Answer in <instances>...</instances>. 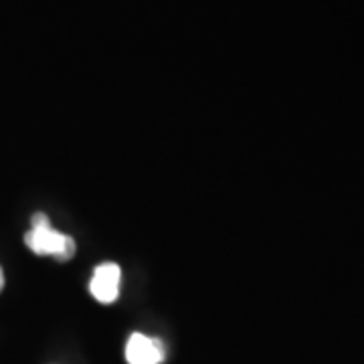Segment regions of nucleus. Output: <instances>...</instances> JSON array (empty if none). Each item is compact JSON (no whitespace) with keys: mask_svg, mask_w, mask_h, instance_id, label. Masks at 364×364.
<instances>
[{"mask_svg":"<svg viewBox=\"0 0 364 364\" xmlns=\"http://www.w3.org/2000/svg\"><path fill=\"white\" fill-rule=\"evenodd\" d=\"M26 247L37 255H49L59 261L71 259L75 255V239L55 231L45 213H35L31 219V231L25 235Z\"/></svg>","mask_w":364,"mask_h":364,"instance_id":"nucleus-1","label":"nucleus"},{"mask_svg":"<svg viewBox=\"0 0 364 364\" xmlns=\"http://www.w3.org/2000/svg\"><path fill=\"white\" fill-rule=\"evenodd\" d=\"M119 282H122V269L116 263H102L95 267L93 277H91V296L102 301V304H112L119 296Z\"/></svg>","mask_w":364,"mask_h":364,"instance_id":"nucleus-2","label":"nucleus"},{"mask_svg":"<svg viewBox=\"0 0 364 364\" xmlns=\"http://www.w3.org/2000/svg\"><path fill=\"white\" fill-rule=\"evenodd\" d=\"M126 360L128 364H160L164 360V346L160 340L136 332L126 344Z\"/></svg>","mask_w":364,"mask_h":364,"instance_id":"nucleus-3","label":"nucleus"},{"mask_svg":"<svg viewBox=\"0 0 364 364\" xmlns=\"http://www.w3.org/2000/svg\"><path fill=\"white\" fill-rule=\"evenodd\" d=\"M2 287H4V273H2V267H0V291H2Z\"/></svg>","mask_w":364,"mask_h":364,"instance_id":"nucleus-4","label":"nucleus"}]
</instances>
